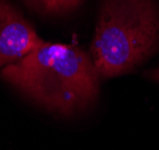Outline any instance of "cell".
Listing matches in <instances>:
<instances>
[{
  "mask_svg": "<svg viewBox=\"0 0 159 150\" xmlns=\"http://www.w3.org/2000/svg\"><path fill=\"white\" fill-rule=\"evenodd\" d=\"M38 6L49 12H66L80 4L81 0H32Z\"/></svg>",
  "mask_w": 159,
  "mask_h": 150,
  "instance_id": "4",
  "label": "cell"
},
{
  "mask_svg": "<svg viewBox=\"0 0 159 150\" xmlns=\"http://www.w3.org/2000/svg\"><path fill=\"white\" fill-rule=\"evenodd\" d=\"M159 46L156 0H105L90 54L101 78L126 74Z\"/></svg>",
  "mask_w": 159,
  "mask_h": 150,
  "instance_id": "2",
  "label": "cell"
},
{
  "mask_svg": "<svg viewBox=\"0 0 159 150\" xmlns=\"http://www.w3.org/2000/svg\"><path fill=\"white\" fill-rule=\"evenodd\" d=\"M32 25L5 0H0V67L11 65L43 44Z\"/></svg>",
  "mask_w": 159,
  "mask_h": 150,
  "instance_id": "3",
  "label": "cell"
},
{
  "mask_svg": "<svg viewBox=\"0 0 159 150\" xmlns=\"http://www.w3.org/2000/svg\"><path fill=\"white\" fill-rule=\"evenodd\" d=\"M146 75H147L150 79H152V80H154V81L159 82V65H158V68L153 69V70H151V72L146 73Z\"/></svg>",
  "mask_w": 159,
  "mask_h": 150,
  "instance_id": "5",
  "label": "cell"
},
{
  "mask_svg": "<svg viewBox=\"0 0 159 150\" xmlns=\"http://www.w3.org/2000/svg\"><path fill=\"white\" fill-rule=\"evenodd\" d=\"M2 78L50 110L73 113L99 93V73L86 51L75 46L44 42L7 65Z\"/></svg>",
  "mask_w": 159,
  "mask_h": 150,
  "instance_id": "1",
  "label": "cell"
}]
</instances>
